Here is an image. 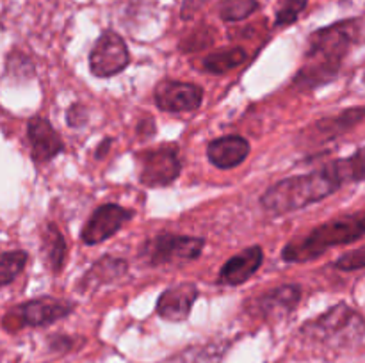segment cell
<instances>
[{
  "mask_svg": "<svg viewBox=\"0 0 365 363\" xmlns=\"http://www.w3.org/2000/svg\"><path fill=\"white\" fill-rule=\"evenodd\" d=\"M365 233V212L351 214V216L335 217L314 228L305 238L302 241H292L282 251V258L285 262L303 263L312 262L319 258L323 253H327L335 246L351 244L360 241Z\"/></svg>",
  "mask_w": 365,
  "mask_h": 363,
  "instance_id": "3",
  "label": "cell"
},
{
  "mask_svg": "<svg viewBox=\"0 0 365 363\" xmlns=\"http://www.w3.org/2000/svg\"><path fill=\"white\" fill-rule=\"evenodd\" d=\"M334 267L339 270H346V273H348V270L364 269L365 267V249L359 248L351 253H346V255H342L341 258L334 263Z\"/></svg>",
  "mask_w": 365,
  "mask_h": 363,
  "instance_id": "23",
  "label": "cell"
},
{
  "mask_svg": "<svg viewBox=\"0 0 365 363\" xmlns=\"http://www.w3.org/2000/svg\"><path fill=\"white\" fill-rule=\"evenodd\" d=\"M27 135L36 164H46L64 149V142L46 117L34 116L27 123Z\"/></svg>",
  "mask_w": 365,
  "mask_h": 363,
  "instance_id": "11",
  "label": "cell"
},
{
  "mask_svg": "<svg viewBox=\"0 0 365 363\" xmlns=\"http://www.w3.org/2000/svg\"><path fill=\"white\" fill-rule=\"evenodd\" d=\"M132 217H134V210L123 209V206L116 205V203L100 205L91 214V217L86 221L84 228H82V242L88 246L100 244V242L116 235Z\"/></svg>",
  "mask_w": 365,
  "mask_h": 363,
  "instance_id": "9",
  "label": "cell"
},
{
  "mask_svg": "<svg viewBox=\"0 0 365 363\" xmlns=\"http://www.w3.org/2000/svg\"><path fill=\"white\" fill-rule=\"evenodd\" d=\"M128 269V263L123 258H114V256H102L96 263H93L91 269L84 274V278L78 283V288L84 292L98 288L100 285L113 283L120 280Z\"/></svg>",
  "mask_w": 365,
  "mask_h": 363,
  "instance_id": "17",
  "label": "cell"
},
{
  "mask_svg": "<svg viewBox=\"0 0 365 363\" xmlns=\"http://www.w3.org/2000/svg\"><path fill=\"white\" fill-rule=\"evenodd\" d=\"M155 105L166 112H192L203 102V89L189 82L164 78L153 89Z\"/></svg>",
  "mask_w": 365,
  "mask_h": 363,
  "instance_id": "10",
  "label": "cell"
},
{
  "mask_svg": "<svg viewBox=\"0 0 365 363\" xmlns=\"http://www.w3.org/2000/svg\"><path fill=\"white\" fill-rule=\"evenodd\" d=\"M130 64V52L118 32L103 31L89 53V68L98 78H109L121 73Z\"/></svg>",
  "mask_w": 365,
  "mask_h": 363,
  "instance_id": "8",
  "label": "cell"
},
{
  "mask_svg": "<svg viewBox=\"0 0 365 363\" xmlns=\"http://www.w3.org/2000/svg\"><path fill=\"white\" fill-rule=\"evenodd\" d=\"M364 120V107H353V109L342 110L339 116L324 117L314 123L310 128V137L317 139V141H331V139L339 137V135L346 134L351 130L353 127L362 123Z\"/></svg>",
  "mask_w": 365,
  "mask_h": 363,
  "instance_id": "16",
  "label": "cell"
},
{
  "mask_svg": "<svg viewBox=\"0 0 365 363\" xmlns=\"http://www.w3.org/2000/svg\"><path fill=\"white\" fill-rule=\"evenodd\" d=\"M302 331L309 335V338L321 342H353V338L360 342L364 337V320L360 313L349 308L346 302H341V305L330 308L317 319L307 322Z\"/></svg>",
  "mask_w": 365,
  "mask_h": 363,
  "instance_id": "5",
  "label": "cell"
},
{
  "mask_svg": "<svg viewBox=\"0 0 365 363\" xmlns=\"http://www.w3.org/2000/svg\"><path fill=\"white\" fill-rule=\"evenodd\" d=\"M198 299V287L191 281L173 285L160 294L157 301V313L170 322H182L191 313L192 305Z\"/></svg>",
  "mask_w": 365,
  "mask_h": 363,
  "instance_id": "12",
  "label": "cell"
},
{
  "mask_svg": "<svg viewBox=\"0 0 365 363\" xmlns=\"http://www.w3.org/2000/svg\"><path fill=\"white\" fill-rule=\"evenodd\" d=\"M307 4H309V0H278L274 25L277 27H287V25L294 23L305 11Z\"/></svg>",
  "mask_w": 365,
  "mask_h": 363,
  "instance_id": "22",
  "label": "cell"
},
{
  "mask_svg": "<svg viewBox=\"0 0 365 363\" xmlns=\"http://www.w3.org/2000/svg\"><path fill=\"white\" fill-rule=\"evenodd\" d=\"M73 312V302L56 299L52 295H41L38 299H31L16 308L11 310L4 317V327L6 330H18V327H43L48 324L57 322Z\"/></svg>",
  "mask_w": 365,
  "mask_h": 363,
  "instance_id": "6",
  "label": "cell"
},
{
  "mask_svg": "<svg viewBox=\"0 0 365 363\" xmlns=\"http://www.w3.org/2000/svg\"><path fill=\"white\" fill-rule=\"evenodd\" d=\"M205 241L202 237L189 235L159 233L150 237L143 244L141 256L148 265H178V263L192 262L202 255Z\"/></svg>",
  "mask_w": 365,
  "mask_h": 363,
  "instance_id": "4",
  "label": "cell"
},
{
  "mask_svg": "<svg viewBox=\"0 0 365 363\" xmlns=\"http://www.w3.org/2000/svg\"><path fill=\"white\" fill-rule=\"evenodd\" d=\"M248 59V53L241 46H230V48L217 50V52L209 53V56L203 59V68L210 73H227V71L234 70V68L241 66Z\"/></svg>",
  "mask_w": 365,
  "mask_h": 363,
  "instance_id": "19",
  "label": "cell"
},
{
  "mask_svg": "<svg viewBox=\"0 0 365 363\" xmlns=\"http://www.w3.org/2000/svg\"><path fill=\"white\" fill-rule=\"evenodd\" d=\"M250 142L242 135L230 134L217 137L207 144V159L212 166L220 169H232L237 167L248 159Z\"/></svg>",
  "mask_w": 365,
  "mask_h": 363,
  "instance_id": "13",
  "label": "cell"
},
{
  "mask_svg": "<svg viewBox=\"0 0 365 363\" xmlns=\"http://www.w3.org/2000/svg\"><path fill=\"white\" fill-rule=\"evenodd\" d=\"M66 121L68 125L73 128L86 125V121H88V110H86V107L81 105V103H73V105L66 110Z\"/></svg>",
  "mask_w": 365,
  "mask_h": 363,
  "instance_id": "24",
  "label": "cell"
},
{
  "mask_svg": "<svg viewBox=\"0 0 365 363\" xmlns=\"http://www.w3.org/2000/svg\"><path fill=\"white\" fill-rule=\"evenodd\" d=\"M259 0H223L220 6V16L223 21H241L259 11Z\"/></svg>",
  "mask_w": 365,
  "mask_h": 363,
  "instance_id": "21",
  "label": "cell"
},
{
  "mask_svg": "<svg viewBox=\"0 0 365 363\" xmlns=\"http://www.w3.org/2000/svg\"><path fill=\"white\" fill-rule=\"evenodd\" d=\"M135 160L141 166L139 180L146 187H164L173 184L182 171L180 153L171 144L139 152Z\"/></svg>",
  "mask_w": 365,
  "mask_h": 363,
  "instance_id": "7",
  "label": "cell"
},
{
  "mask_svg": "<svg viewBox=\"0 0 365 363\" xmlns=\"http://www.w3.org/2000/svg\"><path fill=\"white\" fill-rule=\"evenodd\" d=\"M27 251H21V249L0 253V287H6L14 278L20 276L21 270L27 265Z\"/></svg>",
  "mask_w": 365,
  "mask_h": 363,
  "instance_id": "20",
  "label": "cell"
},
{
  "mask_svg": "<svg viewBox=\"0 0 365 363\" xmlns=\"http://www.w3.org/2000/svg\"><path fill=\"white\" fill-rule=\"evenodd\" d=\"M302 301V287L299 285H282L271 288L255 301L257 310L269 319H282L294 312L298 302Z\"/></svg>",
  "mask_w": 365,
  "mask_h": 363,
  "instance_id": "15",
  "label": "cell"
},
{
  "mask_svg": "<svg viewBox=\"0 0 365 363\" xmlns=\"http://www.w3.org/2000/svg\"><path fill=\"white\" fill-rule=\"evenodd\" d=\"M110 142H113V139H110V137H107L106 141H103L102 144H100V148L96 149V157H98V159H100V157H103V155H106V149L109 148V146H110Z\"/></svg>",
  "mask_w": 365,
  "mask_h": 363,
  "instance_id": "25",
  "label": "cell"
},
{
  "mask_svg": "<svg viewBox=\"0 0 365 363\" xmlns=\"http://www.w3.org/2000/svg\"><path fill=\"white\" fill-rule=\"evenodd\" d=\"M262 262V248H260V246H250V248L242 249L239 255L232 256V258L221 267L217 281L223 285H230V287H237V285L246 283V281L259 270Z\"/></svg>",
  "mask_w": 365,
  "mask_h": 363,
  "instance_id": "14",
  "label": "cell"
},
{
  "mask_svg": "<svg viewBox=\"0 0 365 363\" xmlns=\"http://www.w3.org/2000/svg\"><path fill=\"white\" fill-rule=\"evenodd\" d=\"M41 253L46 267L53 274H59L63 270L64 260H66V242L56 223H46V226L43 228Z\"/></svg>",
  "mask_w": 365,
  "mask_h": 363,
  "instance_id": "18",
  "label": "cell"
},
{
  "mask_svg": "<svg viewBox=\"0 0 365 363\" xmlns=\"http://www.w3.org/2000/svg\"><path fill=\"white\" fill-rule=\"evenodd\" d=\"M364 149L359 148L355 155L339 159L316 171L284 178L271 185L260 198L264 210L273 214H287L314 205L328 198L349 182L364 180Z\"/></svg>",
  "mask_w": 365,
  "mask_h": 363,
  "instance_id": "1",
  "label": "cell"
},
{
  "mask_svg": "<svg viewBox=\"0 0 365 363\" xmlns=\"http://www.w3.org/2000/svg\"><path fill=\"white\" fill-rule=\"evenodd\" d=\"M362 36V18H348L328 27L317 28L309 38L305 64L292 84L302 91H312L330 84L339 75L342 60Z\"/></svg>",
  "mask_w": 365,
  "mask_h": 363,
  "instance_id": "2",
  "label": "cell"
}]
</instances>
